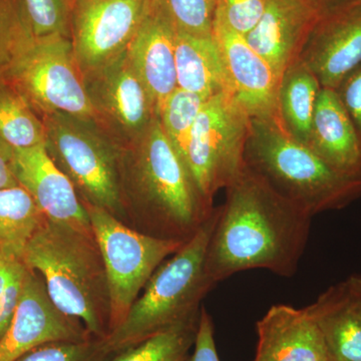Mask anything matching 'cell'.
<instances>
[{
  "instance_id": "obj_1",
  "label": "cell",
  "mask_w": 361,
  "mask_h": 361,
  "mask_svg": "<svg viewBox=\"0 0 361 361\" xmlns=\"http://www.w3.org/2000/svg\"><path fill=\"white\" fill-rule=\"evenodd\" d=\"M311 217L244 167L226 188L209 242L206 272L214 284L246 270L295 274L310 237Z\"/></svg>"
},
{
  "instance_id": "obj_2",
  "label": "cell",
  "mask_w": 361,
  "mask_h": 361,
  "mask_svg": "<svg viewBox=\"0 0 361 361\" xmlns=\"http://www.w3.org/2000/svg\"><path fill=\"white\" fill-rule=\"evenodd\" d=\"M121 183L126 224L157 238L185 243L215 210L158 116L141 137L123 147Z\"/></svg>"
},
{
  "instance_id": "obj_3",
  "label": "cell",
  "mask_w": 361,
  "mask_h": 361,
  "mask_svg": "<svg viewBox=\"0 0 361 361\" xmlns=\"http://www.w3.org/2000/svg\"><path fill=\"white\" fill-rule=\"evenodd\" d=\"M23 259L44 279L61 312L82 322L94 338L108 336L110 293L94 233L47 219L28 242Z\"/></svg>"
},
{
  "instance_id": "obj_4",
  "label": "cell",
  "mask_w": 361,
  "mask_h": 361,
  "mask_svg": "<svg viewBox=\"0 0 361 361\" xmlns=\"http://www.w3.org/2000/svg\"><path fill=\"white\" fill-rule=\"evenodd\" d=\"M245 165L311 217L361 198V176L331 167L275 121L251 118Z\"/></svg>"
},
{
  "instance_id": "obj_5",
  "label": "cell",
  "mask_w": 361,
  "mask_h": 361,
  "mask_svg": "<svg viewBox=\"0 0 361 361\" xmlns=\"http://www.w3.org/2000/svg\"><path fill=\"white\" fill-rule=\"evenodd\" d=\"M217 217L215 208L196 234L161 263L123 322L103 339L111 357L200 314L202 300L215 286L206 272V255Z\"/></svg>"
},
{
  "instance_id": "obj_6",
  "label": "cell",
  "mask_w": 361,
  "mask_h": 361,
  "mask_svg": "<svg viewBox=\"0 0 361 361\" xmlns=\"http://www.w3.org/2000/svg\"><path fill=\"white\" fill-rule=\"evenodd\" d=\"M44 147L85 205L126 223L121 183L123 147L92 118L54 113L42 116Z\"/></svg>"
},
{
  "instance_id": "obj_7",
  "label": "cell",
  "mask_w": 361,
  "mask_h": 361,
  "mask_svg": "<svg viewBox=\"0 0 361 361\" xmlns=\"http://www.w3.org/2000/svg\"><path fill=\"white\" fill-rule=\"evenodd\" d=\"M0 78L18 90L40 118L63 113L94 120L71 37H35Z\"/></svg>"
},
{
  "instance_id": "obj_8",
  "label": "cell",
  "mask_w": 361,
  "mask_h": 361,
  "mask_svg": "<svg viewBox=\"0 0 361 361\" xmlns=\"http://www.w3.org/2000/svg\"><path fill=\"white\" fill-rule=\"evenodd\" d=\"M84 205L106 268L111 332L123 322L161 263L180 250L186 242L149 236L137 231L104 209Z\"/></svg>"
},
{
  "instance_id": "obj_9",
  "label": "cell",
  "mask_w": 361,
  "mask_h": 361,
  "mask_svg": "<svg viewBox=\"0 0 361 361\" xmlns=\"http://www.w3.org/2000/svg\"><path fill=\"white\" fill-rule=\"evenodd\" d=\"M251 118L228 90L207 99L197 118L184 161L201 193L213 202L245 167Z\"/></svg>"
},
{
  "instance_id": "obj_10",
  "label": "cell",
  "mask_w": 361,
  "mask_h": 361,
  "mask_svg": "<svg viewBox=\"0 0 361 361\" xmlns=\"http://www.w3.org/2000/svg\"><path fill=\"white\" fill-rule=\"evenodd\" d=\"M151 0H77L71 8V40L85 75L127 51Z\"/></svg>"
},
{
  "instance_id": "obj_11",
  "label": "cell",
  "mask_w": 361,
  "mask_h": 361,
  "mask_svg": "<svg viewBox=\"0 0 361 361\" xmlns=\"http://www.w3.org/2000/svg\"><path fill=\"white\" fill-rule=\"evenodd\" d=\"M85 82L94 121L123 148L141 137L155 121V106L127 52L85 75Z\"/></svg>"
},
{
  "instance_id": "obj_12",
  "label": "cell",
  "mask_w": 361,
  "mask_h": 361,
  "mask_svg": "<svg viewBox=\"0 0 361 361\" xmlns=\"http://www.w3.org/2000/svg\"><path fill=\"white\" fill-rule=\"evenodd\" d=\"M28 267V266H27ZM94 338L84 324L52 302L42 276L28 267L23 293L11 324L0 339V361H16L32 349L54 342Z\"/></svg>"
},
{
  "instance_id": "obj_13",
  "label": "cell",
  "mask_w": 361,
  "mask_h": 361,
  "mask_svg": "<svg viewBox=\"0 0 361 361\" xmlns=\"http://www.w3.org/2000/svg\"><path fill=\"white\" fill-rule=\"evenodd\" d=\"M300 59L322 87L336 90L361 63V0H329Z\"/></svg>"
},
{
  "instance_id": "obj_14",
  "label": "cell",
  "mask_w": 361,
  "mask_h": 361,
  "mask_svg": "<svg viewBox=\"0 0 361 361\" xmlns=\"http://www.w3.org/2000/svg\"><path fill=\"white\" fill-rule=\"evenodd\" d=\"M212 35L222 56L228 92L251 118L279 123L277 94L280 80L269 63L252 49L245 37L220 20H214Z\"/></svg>"
},
{
  "instance_id": "obj_15",
  "label": "cell",
  "mask_w": 361,
  "mask_h": 361,
  "mask_svg": "<svg viewBox=\"0 0 361 361\" xmlns=\"http://www.w3.org/2000/svg\"><path fill=\"white\" fill-rule=\"evenodd\" d=\"M329 0H269L258 25L245 39L278 78L300 59Z\"/></svg>"
},
{
  "instance_id": "obj_16",
  "label": "cell",
  "mask_w": 361,
  "mask_h": 361,
  "mask_svg": "<svg viewBox=\"0 0 361 361\" xmlns=\"http://www.w3.org/2000/svg\"><path fill=\"white\" fill-rule=\"evenodd\" d=\"M13 167L18 185L32 197L47 220L94 233L77 190L51 160L44 145L13 149Z\"/></svg>"
},
{
  "instance_id": "obj_17",
  "label": "cell",
  "mask_w": 361,
  "mask_h": 361,
  "mask_svg": "<svg viewBox=\"0 0 361 361\" xmlns=\"http://www.w3.org/2000/svg\"><path fill=\"white\" fill-rule=\"evenodd\" d=\"M176 35L175 26L151 0L148 13L126 51L151 97L157 116L166 99L178 87Z\"/></svg>"
},
{
  "instance_id": "obj_18",
  "label": "cell",
  "mask_w": 361,
  "mask_h": 361,
  "mask_svg": "<svg viewBox=\"0 0 361 361\" xmlns=\"http://www.w3.org/2000/svg\"><path fill=\"white\" fill-rule=\"evenodd\" d=\"M256 331L253 361H336L305 308L273 305L256 324Z\"/></svg>"
},
{
  "instance_id": "obj_19",
  "label": "cell",
  "mask_w": 361,
  "mask_h": 361,
  "mask_svg": "<svg viewBox=\"0 0 361 361\" xmlns=\"http://www.w3.org/2000/svg\"><path fill=\"white\" fill-rule=\"evenodd\" d=\"M307 146L336 170L361 176L360 140L334 90H320Z\"/></svg>"
},
{
  "instance_id": "obj_20",
  "label": "cell",
  "mask_w": 361,
  "mask_h": 361,
  "mask_svg": "<svg viewBox=\"0 0 361 361\" xmlns=\"http://www.w3.org/2000/svg\"><path fill=\"white\" fill-rule=\"evenodd\" d=\"M175 58L179 89L206 99L228 90L222 56L213 35L177 32Z\"/></svg>"
},
{
  "instance_id": "obj_21",
  "label": "cell",
  "mask_w": 361,
  "mask_h": 361,
  "mask_svg": "<svg viewBox=\"0 0 361 361\" xmlns=\"http://www.w3.org/2000/svg\"><path fill=\"white\" fill-rule=\"evenodd\" d=\"M336 361H361V319L348 305L341 283L306 306Z\"/></svg>"
},
{
  "instance_id": "obj_22",
  "label": "cell",
  "mask_w": 361,
  "mask_h": 361,
  "mask_svg": "<svg viewBox=\"0 0 361 361\" xmlns=\"http://www.w3.org/2000/svg\"><path fill=\"white\" fill-rule=\"evenodd\" d=\"M322 89L318 78L301 59L287 68L280 78L277 94L280 127L292 139L306 146Z\"/></svg>"
},
{
  "instance_id": "obj_23",
  "label": "cell",
  "mask_w": 361,
  "mask_h": 361,
  "mask_svg": "<svg viewBox=\"0 0 361 361\" xmlns=\"http://www.w3.org/2000/svg\"><path fill=\"white\" fill-rule=\"evenodd\" d=\"M47 220L21 186L0 189V253L23 258L28 242Z\"/></svg>"
},
{
  "instance_id": "obj_24",
  "label": "cell",
  "mask_w": 361,
  "mask_h": 361,
  "mask_svg": "<svg viewBox=\"0 0 361 361\" xmlns=\"http://www.w3.org/2000/svg\"><path fill=\"white\" fill-rule=\"evenodd\" d=\"M0 140L11 149H27L44 145L42 118L25 97L0 78Z\"/></svg>"
},
{
  "instance_id": "obj_25",
  "label": "cell",
  "mask_w": 361,
  "mask_h": 361,
  "mask_svg": "<svg viewBox=\"0 0 361 361\" xmlns=\"http://www.w3.org/2000/svg\"><path fill=\"white\" fill-rule=\"evenodd\" d=\"M199 318L200 314L178 323L108 361H186L196 339Z\"/></svg>"
},
{
  "instance_id": "obj_26",
  "label": "cell",
  "mask_w": 361,
  "mask_h": 361,
  "mask_svg": "<svg viewBox=\"0 0 361 361\" xmlns=\"http://www.w3.org/2000/svg\"><path fill=\"white\" fill-rule=\"evenodd\" d=\"M207 99L177 87L159 111L161 129L183 160L195 122Z\"/></svg>"
},
{
  "instance_id": "obj_27",
  "label": "cell",
  "mask_w": 361,
  "mask_h": 361,
  "mask_svg": "<svg viewBox=\"0 0 361 361\" xmlns=\"http://www.w3.org/2000/svg\"><path fill=\"white\" fill-rule=\"evenodd\" d=\"M21 0H0V75L35 39Z\"/></svg>"
},
{
  "instance_id": "obj_28",
  "label": "cell",
  "mask_w": 361,
  "mask_h": 361,
  "mask_svg": "<svg viewBox=\"0 0 361 361\" xmlns=\"http://www.w3.org/2000/svg\"><path fill=\"white\" fill-rule=\"evenodd\" d=\"M177 32L212 35L218 0H153Z\"/></svg>"
},
{
  "instance_id": "obj_29",
  "label": "cell",
  "mask_w": 361,
  "mask_h": 361,
  "mask_svg": "<svg viewBox=\"0 0 361 361\" xmlns=\"http://www.w3.org/2000/svg\"><path fill=\"white\" fill-rule=\"evenodd\" d=\"M35 37L63 35L71 37L68 0H21Z\"/></svg>"
},
{
  "instance_id": "obj_30",
  "label": "cell",
  "mask_w": 361,
  "mask_h": 361,
  "mask_svg": "<svg viewBox=\"0 0 361 361\" xmlns=\"http://www.w3.org/2000/svg\"><path fill=\"white\" fill-rule=\"evenodd\" d=\"M28 267L20 256L0 253V339L18 307Z\"/></svg>"
},
{
  "instance_id": "obj_31",
  "label": "cell",
  "mask_w": 361,
  "mask_h": 361,
  "mask_svg": "<svg viewBox=\"0 0 361 361\" xmlns=\"http://www.w3.org/2000/svg\"><path fill=\"white\" fill-rule=\"evenodd\" d=\"M103 339L82 342H54L32 349L16 361H108Z\"/></svg>"
},
{
  "instance_id": "obj_32",
  "label": "cell",
  "mask_w": 361,
  "mask_h": 361,
  "mask_svg": "<svg viewBox=\"0 0 361 361\" xmlns=\"http://www.w3.org/2000/svg\"><path fill=\"white\" fill-rule=\"evenodd\" d=\"M269 0H218L215 20L246 37L258 25Z\"/></svg>"
},
{
  "instance_id": "obj_33",
  "label": "cell",
  "mask_w": 361,
  "mask_h": 361,
  "mask_svg": "<svg viewBox=\"0 0 361 361\" xmlns=\"http://www.w3.org/2000/svg\"><path fill=\"white\" fill-rule=\"evenodd\" d=\"M334 90L350 116L361 142V63Z\"/></svg>"
},
{
  "instance_id": "obj_34",
  "label": "cell",
  "mask_w": 361,
  "mask_h": 361,
  "mask_svg": "<svg viewBox=\"0 0 361 361\" xmlns=\"http://www.w3.org/2000/svg\"><path fill=\"white\" fill-rule=\"evenodd\" d=\"M186 361H221L214 337L212 317L202 306L198 330L193 346V353Z\"/></svg>"
},
{
  "instance_id": "obj_35",
  "label": "cell",
  "mask_w": 361,
  "mask_h": 361,
  "mask_svg": "<svg viewBox=\"0 0 361 361\" xmlns=\"http://www.w3.org/2000/svg\"><path fill=\"white\" fill-rule=\"evenodd\" d=\"M13 149L0 140V189L20 186L13 173Z\"/></svg>"
},
{
  "instance_id": "obj_36",
  "label": "cell",
  "mask_w": 361,
  "mask_h": 361,
  "mask_svg": "<svg viewBox=\"0 0 361 361\" xmlns=\"http://www.w3.org/2000/svg\"><path fill=\"white\" fill-rule=\"evenodd\" d=\"M341 284L348 305L361 319V275H351Z\"/></svg>"
},
{
  "instance_id": "obj_37",
  "label": "cell",
  "mask_w": 361,
  "mask_h": 361,
  "mask_svg": "<svg viewBox=\"0 0 361 361\" xmlns=\"http://www.w3.org/2000/svg\"><path fill=\"white\" fill-rule=\"evenodd\" d=\"M68 1H70L71 6V4H73V2L77 1V0H68Z\"/></svg>"
}]
</instances>
